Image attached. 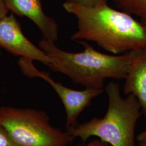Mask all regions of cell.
<instances>
[{
  "label": "cell",
  "mask_w": 146,
  "mask_h": 146,
  "mask_svg": "<svg viewBox=\"0 0 146 146\" xmlns=\"http://www.w3.org/2000/svg\"><path fill=\"white\" fill-rule=\"evenodd\" d=\"M110 146V145L107 143L101 141L100 139H97V140H95L94 141H91L88 144L84 146Z\"/></svg>",
  "instance_id": "13"
},
{
  "label": "cell",
  "mask_w": 146,
  "mask_h": 146,
  "mask_svg": "<svg viewBox=\"0 0 146 146\" xmlns=\"http://www.w3.org/2000/svg\"><path fill=\"white\" fill-rule=\"evenodd\" d=\"M136 139L139 142H146V129L145 130L139 133L137 136Z\"/></svg>",
  "instance_id": "14"
},
{
  "label": "cell",
  "mask_w": 146,
  "mask_h": 146,
  "mask_svg": "<svg viewBox=\"0 0 146 146\" xmlns=\"http://www.w3.org/2000/svg\"><path fill=\"white\" fill-rule=\"evenodd\" d=\"M0 146H16L5 128L0 125Z\"/></svg>",
  "instance_id": "10"
},
{
  "label": "cell",
  "mask_w": 146,
  "mask_h": 146,
  "mask_svg": "<svg viewBox=\"0 0 146 146\" xmlns=\"http://www.w3.org/2000/svg\"><path fill=\"white\" fill-rule=\"evenodd\" d=\"M63 7L78 21L73 40L95 42L114 55L146 48V29L142 22L124 11L107 3L90 6L65 2Z\"/></svg>",
  "instance_id": "1"
},
{
  "label": "cell",
  "mask_w": 146,
  "mask_h": 146,
  "mask_svg": "<svg viewBox=\"0 0 146 146\" xmlns=\"http://www.w3.org/2000/svg\"><path fill=\"white\" fill-rule=\"evenodd\" d=\"M129 54L123 92L135 96L146 118V48L129 51Z\"/></svg>",
  "instance_id": "8"
},
{
  "label": "cell",
  "mask_w": 146,
  "mask_h": 146,
  "mask_svg": "<svg viewBox=\"0 0 146 146\" xmlns=\"http://www.w3.org/2000/svg\"><path fill=\"white\" fill-rule=\"evenodd\" d=\"M138 146H146V142H139Z\"/></svg>",
  "instance_id": "15"
},
{
  "label": "cell",
  "mask_w": 146,
  "mask_h": 146,
  "mask_svg": "<svg viewBox=\"0 0 146 146\" xmlns=\"http://www.w3.org/2000/svg\"><path fill=\"white\" fill-rule=\"evenodd\" d=\"M5 2L9 11L31 20L41 32L42 38L54 43L58 41V23L44 13L41 0H5Z\"/></svg>",
  "instance_id": "7"
},
{
  "label": "cell",
  "mask_w": 146,
  "mask_h": 146,
  "mask_svg": "<svg viewBox=\"0 0 146 146\" xmlns=\"http://www.w3.org/2000/svg\"><path fill=\"white\" fill-rule=\"evenodd\" d=\"M116 6L126 13L146 21V0H113Z\"/></svg>",
  "instance_id": "9"
},
{
  "label": "cell",
  "mask_w": 146,
  "mask_h": 146,
  "mask_svg": "<svg viewBox=\"0 0 146 146\" xmlns=\"http://www.w3.org/2000/svg\"><path fill=\"white\" fill-rule=\"evenodd\" d=\"M66 2L76 3L84 5H98L101 3H107V0H65Z\"/></svg>",
  "instance_id": "11"
},
{
  "label": "cell",
  "mask_w": 146,
  "mask_h": 146,
  "mask_svg": "<svg viewBox=\"0 0 146 146\" xmlns=\"http://www.w3.org/2000/svg\"><path fill=\"white\" fill-rule=\"evenodd\" d=\"M105 91L108 108L104 116L76 124L67 131L84 142L95 136L111 146H135L136 126L142 114L139 101L132 94L123 98L115 82L107 84Z\"/></svg>",
  "instance_id": "3"
},
{
  "label": "cell",
  "mask_w": 146,
  "mask_h": 146,
  "mask_svg": "<svg viewBox=\"0 0 146 146\" xmlns=\"http://www.w3.org/2000/svg\"><path fill=\"white\" fill-rule=\"evenodd\" d=\"M0 125L16 146H67L75 139L52 126L44 111L34 108L1 106Z\"/></svg>",
  "instance_id": "4"
},
{
  "label": "cell",
  "mask_w": 146,
  "mask_h": 146,
  "mask_svg": "<svg viewBox=\"0 0 146 146\" xmlns=\"http://www.w3.org/2000/svg\"><path fill=\"white\" fill-rule=\"evenodd\" d=\"M41 78L52 87L62 102L66 114L67 129L77 124L81 113L88 107L93 100L104 92V89L85 88L78 90L69 88L56 82L45 73Z\"/></svg>",
  "instance_id": "6"
},
{
  "label": "cell",
  "mask_w": 146,
  "mask_h": 146,
  "mask_svg": "<svg viewBox=\"0 0 146 146\" xmlns=\"http://www.w3.org/2000/svg\"><path fill=\"white\" fill-rule=\"evenodd\" d=\"M0 47L22 58L37 61L50 66L53 59L28 39L13 14L0 21Z\"/></svg>",
  "instance_id": "5"
},
{
  "label": "cell",
  "mask_w": 146,
  "mask_h": 146,
  "mask_svg": "<svg viewBox=\"0 0 146 146\" xmlns=\"http://www.w3.org/2000/svg\"><path fill=\"white\" fill-rule=\"evenodd\" d=\"M141 22H142V23L143 25L144 26L145 28V29H146V21H141Z\"/></svg>",
  "instance_id": "16"
},
{
  "label": "cell",
  "mask_w": 146,
  "mask_h": 146,
  "mask_svg": "<svg viewBox=\"0 0 146 146\" xmlns=\"http://www.w3.org/2000/svg\"><path fill=\"white\" fill-rule=\"evenodd\" d=\"M78 42L84 47L81 52L64 51L44 38L38 42V47L53 59L50 68L85 88L104 89V81L108 78H125L129 52L108 55L96 50L86 41Z\"/></svg>",
  "instance_id": "2"
},
{
  "label": "cell",
  "mask_w": 146,
  "mask_h": 146,
  "mask_svg": "<svg viewBox=\"0 0 146 146\" xmlns=\"http://www.w3.org/2000/svg\"><path fill=\"white\" fill-rule=\"evenodd\" d=\"M9 11L5 4V0H0V21L9 14Z\"/></svg>",
  "instance_id": "12"
}]
</instances>
